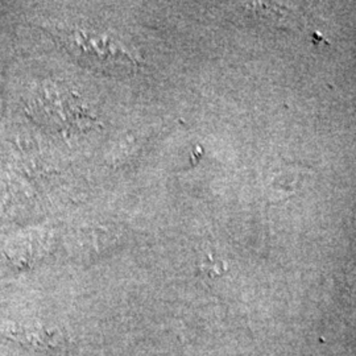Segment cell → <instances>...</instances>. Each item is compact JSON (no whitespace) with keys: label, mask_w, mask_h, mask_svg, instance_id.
<instances>
[{"label":"cell","mask_w":356,"mask_h":356,"mask_svg":"<svg viewBox=\"0 0 356 356\" xmlns=\"http://www.w3.org/2000/svg\"><path fill=\"white\" fill-rule=\"evenodd\" d=\"M57 36L81 64L106 74H131L140 69L139 57L120 38L85 29H60Z\"/></svg>","instance_id":"1"},{"label":"cell","mask_w":356,"mask_h":356,"mask_svg":"<svg viewBox=\"0 0 356 356\" xmlns=\"http://www.w3.org/2000/svg\"><path fill=\"white\" fill-rule=\"evenodd\" d=\"M202 272H204L206 275H209V276H218V275H220L226 267H225V264H223V261H220V260H213L210 256L206 259V261H204V264H202Z\"/></svg>","instance_id":"3"},{"label":"cell","mask_w":356,"mask_h":356,"mask_svg":"<svg viewBox=\"0 0 356 356\" xmlns=\"http://www.w3.org/2000/svg\"><path fill=\"white\" fill-rule=\"evenodd\" d=\"M1 332L19 343L26 344L40 351H51L64 348L67 341L61 332L48 330L40 323L20 325L7 322L1 326Z\"/></svg>","instance_id":"2"}]
</instances>
